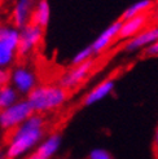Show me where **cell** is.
<instances>
[{
    "instance_id": "obj_2",
    "label": "cell",
    "mask_w": 158,
    "mask_h": 159,
    "mask_svg": "<svg viewBox=\"0 0 158 159\" xmlns=\"http://www.w3.org/2000/svg\"><path fill=\"white\" fill-rule=\"evenodd\" d=\"M69 91L58 84H38L26 97L34 113L38 114L60 109L62 105H65Z\"/></svg>"
},
{
    "instance_id": "obj_10",
    "label": "cell",
    "mask_w": 158,
    "mask_h": 159,
    "mask_svg": "<svg viewBox=\"0 0 158 159\" xmlns=\"http://www.w3.org/2000/svg\"><path fill=\"white\" fill-rule=\"evenodd\" d=\"M121 23H122V20H117V21L112 22L96 39H95L93 43L91 44V48H92L95 56L101 54L113 44V42L117 40L118 33H119V29H121Z\"/></svg>"
},
{
    "instance_id": "obj_1",
    "label": "cell",
    "mask_w": 158,
    "mask_h": 159,
    "mask_svg": "<svg viewBox=\"0 0 158 159\" xmlns=\"http://www.w3.org/2000/svg\"><path fill=\"white\" fill-rule=\"evenodd\" d=\"M45 134V119L43 114L34 113L25 122L12 131L4 157L7 159H20L34 149Z\"/></svg>"
},
{
    "instance_id": "obj_11",
    "label": "cell",
    "mask_w": 158,
    "mask_h": 159,
    "mask_svg": "<svg viewBox=\"0 0 158 159\" xmlns=\"http://www.w3.org/2000/svg\"><path fill=\"white\" fill-rule=\"evenodd\" d=\"M35 0H16L12 12V21L16 29L20 30L31 22V14H33Z\"/></svg>"
},
{
    "instance_id": "obj_25",
    "label": "cell",
    "mask_w": 158,
    "mask_h": 159,
    "mask_svg": "<svg viewBox=\"0 0 158 159\" xmlns=\"http://www.w3.org/2000/svg\"><path fill=\"white\" fill-rule=\"evenodd\" d=\"M14 2H16V0H14Z\"/></svg>"
},
{
    "instance_id": "obj_6",
    "label": "cell",
    "mask_w": 158,
    "mask_h": 159,
    "mask_svg": "<svg viewBox=\"0 0 158 159\" xmlns=\"http://www.w3.org/2000/svg\"><path fill=\"white\" fill-rule=\"evenodd\" d=\"M44 35V29L35 23L30 22L26 26L20 29V40H18V48H17V56L25 57L30 54L36 47L42 43Z\"/></svg>"
},
{
    "instance_id": "obj_18",
    "label": "cell",
    "mask_w": 158,
    "mask_h": 159,
    "mask_svg": "<svg viewBox=\"0 0 158 159\" xmlns=\"http://www.w3.org/2000/svg\"><path fill=\"white\" fill-rule=\"evenodd\" d=\"M90 159H112V155L102 149H96L90 154Z\"/></svg>"
},
{
    "instance_id": "obj_19",
    "label": "cell",
    "mask_w": 158,
    "mask_h": 159,
    "mask_svg": "<svg viewBox=\"0 0 158 159\" xmlns=\"http://www.w3.org/2000/svg\"><path fill=\"white\" fill-rule=\"evenodd\" d=\"M11 82V73L5 67H0V87Z\"/></svg>"
},
{
    "instance_id": "obj_16",
    "label": "cell",
    "mask_w": 158,
    "mask_h": 159,
    "mask_svg": "<svg viewBox=\"0 0 158 159\" xmlns=\"http://www.w3.org/2000/svg\"><path fill=\"white\" fill-rule=\"evenodd\" d=\"M18 100H20V93L11 84H5L0 87V110L13 105Z\"/></svg>"
},
{
    "instance_id": "obj_21",
    "label": "cell",
    "mask_w": 158,
    "mask_h": 159,
    "mask_svg": "<svg viewBox=\"0 0 158 159\" xmlns=\"http://www.w3.org/2000/svg\"><path fill=\"white\" fill-rule=\"evenodd\" d=\"M153 155L156 159H158V128L154 134V141H153Z\"/></svg>"
},
{
    "instance_id": "obj_7",
    "label": "cell",
    "mask_w": 158,
    "mask_h": 159,
    "mask_svg": "<svg viewBox=\"0 0 158 159\" xmlns=\"http://www.w3.org/2000/svg\"><path fill=\"white\" fill-rule=\"evenodd\" d=\"M12 87L20 94H27L38 85V76L34 70L27 66H17L11 73Z\"/></svg>"
},
{
    "instance_id": "obj_9",
    "label": "cell",
    "mask_w": 158,
    "mask_h": 159,
    "mask_svg": "<svg viewBox=\"0 0 158 159\" xmlns=\"http://www.w3.org/2000/svg\"><path fill=\"white\" fill-rule=\"evenodd\" d=\"M149 20H151L149 12L139 14V16H133V17L127 18V20H123L121 23V29H119V33H118L117 40L123 42V40H128L132 36H135L141 30L148 27Z\"/></svg>"
},
{
    "instance_id": "obj_5",
    "label": "cell",
    "mask_w": 158,
    "mask_h": 159,
    "mask_svg": "<svg viewBox=\"0 0 158 159\" xmlns=\"http://www.w3.org/2000/svg\"><path fill=\"white\" fill-rule=\"evenodd\" d=\"M95 65H96V63H95V58H91L83 63L72 66L67 71H65V73L60 76L57 84L61 85L62 88H65L66 91H73V89L78 88L92 73Z\"/></svg>"
},
{
    "instance_id": "obj_24",
    "label": "cell",
    "mask_w": 158,
    "mask_h": 159,
    "mask_svg": "<svg viewBox=\"0 0 158 159\" xmlns=\"http://www.w3.org/2000/svg\"><path fill=\"white\" fill-rule=\"evenodd\" d=\"M0 159H7V158H5V157H4V155H3V157H2V158H0Z\"/></svg>"
},
{
    "instance_id": "obj_3",
    "label": "cell",
    "mask_w": 158,
    "mask_h": 159,
    "mask_svg": "<svg viewBox=\"0 0 158 159\" xmlns=\"http://www.w3.org/2000/svg\"><path fill=\"white\" fill-rule=\"evenodd\" d=\"M20 30L14 26L0 25V67H8L17 57Z\"/></svg>"
},
{
    "instance_id": "obj_8",
    "label": "cell",
    "mask_w": 158,
    "mask_h": 159,
    "mask_svg": "<svg viewBox=\"0 0 158 159\" xmlns=\"http://www.w3.org/2000/svg\"><path fill=\"white\" fill-rule=\"evenodd\" d=\"M157 40H158V25L149 26L145 27L144 30H141L135 36L130 38L128 40H126L123 45V51L131 53L140 49H145Z\"/></svg>"
},
{
    "instance_id": "obj_15",
    "label": "cell",
    "mask_w": 158,
    "mask_h": 159,
    "mask_svg": "<svg viewBox=\"0 0 158 159\" xmlns=\"http://www.w3.org/2000/svg\"><path fill=\"white\" fill-rule=\"evenodd\" d=\"M153 5H154V0H139V2H135L130 7L126 8L119 20L123 21V20L133 17V16H139V14H143L146 12H151Z\"/></svg>"
},
{
    "instance_id": "obj_4",
    "label": "cell",
    "mask_w": 158,
    "mask_h": 159,
    "mask_svg": "<svg viewBox=\"0 0 158 159\" xmlns=\"http://www.w3.org/2000/svg\"><path fill=\"white\" fill-rule=\"evenodd\" d=\"M31 114H34V110L30 106L29 101L26 98L18 100L13 105L0 110V128L4 131H13Z\"/></svg>"
},
{
    "instance_id": "obj_23",
    "label": "cell",
    "mask_w": 158,
    "mask_h": 159,
    "mask_svg": "<svg viewBox=\"0 0 158 159\" xmlns=\"http://www.w3.org/2000/svg\"><path fill=\"white\" fill-rule=\"evenodd\" d=\"M154 5H156V7L158 8V0H156V2H154Z\"/></svg>"
},
{
    "instance_id": "obj_12",
    "label": "cell",
    "mask_w": 158,
    "mask_h": 159,
    "mask_svg": "<svg viewBox=\"0 0 158 159\" xmlns=\"http://www.w3.org/2000/svg\"><path fill=\"white\" fill-rule=\"evenodd\" d=\"M115 88V79L114 78H106L105 80L100 82L97 85H95L93 88L86 94L83 98V105L84 106H91L96 102L104 100L105 97L110 96Z\"/></svg>"
},
{
    "instance_id": "obj_13",
    "label": "cell",
    "mask_w": 158,
    "mask_h": 159,
    "mask_svg": "<svg viewBox=\"0 0 158 159\" xmlns=\"http://www.w3.org/2000/svg\"><path fill=\"white\" fill-rule=\"evenodd\" d=\"M61 145V134L60 133H52L47 139L42 140L36 150L30 154L26 159H51Z\"/></svg>"
},
{
    "instance_id": "obj_14",
    "label": "cell",
    "mask_w": 158,
    "mask_h": 159,
    "mask_svg": "<svg viewBox=\"0 0 158 159\" xmlns=\"http://www.w3.org/2000/svg\"><path fill=\"white\" fill-rule=\"evenodd\" d=\"M51 21V5L48 0H38L33 14H31V22L35 25L40 26L42 29H45Z\"/></svg>"
},
{
    "instance_id": "obj_17",
    "label": "cell",
    "mask_w": 158,
    "mask_h": 159,
    "mask_svg": "<svg viewBox=\"0 0 158 159\" xmlns=\"http://www.w3.org/2000/svg\"><path fill=\"white\" fill-rule=\"evenodd\" d=\"M91 58H95V53L91 48V44L84 47V48H82L81 51H78L74 57L72 58V61H70V65L72 66H75V65H79V63H83L86 61H88Z\"/></svg>"
},
{
    "instance_id": "obj_22",
    "label": "cell",
    "mask_w": 158,
    "mask_h": 159,
    "mask_svg": "<svg viewBox=\"0 0 158 159\" xmlns=\"http://www.w3.org/2000/svg\"><path fill=\"white\" fill-rule=\"evenodd\" d=\"M4 155V152H3V148H2V145H0V158H2Z\"/></svg>"
},
{
    "instance_id": "obj_20",
    "label": "cell",
    "mask_w": 158,
    "mask_h": 159,
    "mask_svg": "<svg viewBox=\"0 0 158 159\" xmlns=\"http://www.w3.org/2000/svg\"><path fill=\"white\" fill-rule=\"evenodd\" d=\"M144 54L146 57H158V40L152 45H149L148 48H145Z\"/></svg>"
}]
</instances>
